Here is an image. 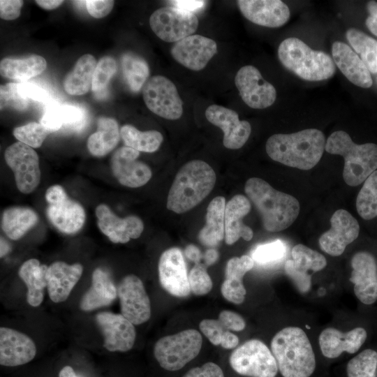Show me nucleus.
I'll use <instances>...</instances> for the list:
<instances>
[{"label":"nucleus","mask_w":377,"mask_h":377,"mask_svg":"<svg viewBox=\"0 0 377 377\" xmlns=\"http://www.w3.org/2000/svg\"><path fill=\"white\" fill-rule=\"evenodd\" d=\"M325 144L321 131L309 128L290 134H274L267 140L265 149L272 160L308 170L320 160Z\"/></svg>","instance_id":"f257e3e1"},{"label":"nucleus","mask_w":377,"mask_h":377,"mask_svg":"<svg viewBox=\"0 0 377 377\" xmlns=\"http://www.w3.org/2000/svg\"><path fill=\"white\" fill-rule=\"evenodd\" d=\"M244 191L259 212L265 229L269 232L286 229L299 215L300 206L295 197L276 190L260 178L249 179Z\"/></svg>","instance_id":"f03ea898"},{"label":"nucleus","mask_w":377,"mask_h":377,"mask_svg":"<svg viewBox=\"0 0 377 377\" xmlns=\"http://www.w3.org/2000/svg\"><path fill=\"white\" fill-rule=\"evenodd\" d=\"M216 179L214 170L206 162L186 163L179 170L170 188L167 208L177 214L191 210L210 193Z\"/></svg>","instance_id":"7ed1b4c3"},{"label":"nucleus","mask_w":377,"mask_h":377,"mask_svg":"<svg viewBox=\"0 0 377 377\" xmlns=\"http://www.w3.org/2000/svg\"><path fill=\"white\" fill-rule=\"evenodd\" d=\"M271 351L283 377H310L316 369V357L304 331L287 327L273 337Z\"/></svg>","instance_id":"20e7f679"},{"label":"nucleus","mask_w":377,"mask_h":377,"mask_svg":"<svg viewBox=\"0 0 377 377\" xmlns=\"http://www.w3.org/2000/svg\"><path fill=\"white\" fill-rule=\"evenodd\" d=\"M325 150L343 157V177L350 186L362 184L377 169V145L355 144L343 131H334L329 136Z\"/></svg>","instance_id":"39448f33"},{"label":"nucleus","mask_w":377,"mask_h":377,"mask_svg":"<svg viewBox=\"0 0 377 377\" xmlns=\"http://www.w3.org/2000/svg\"><path fill=\"white\" fill-rule=\"evenodd\" d=\"M283 66L307 81H321L332 77L336 71L332 59L325 52L314 50L297 38L283 40L278 48Z\"/></svg>","instance_id":"423d86ee"},{"label":"nucleus","mask_w":377,"mask_h":377,"mask_svg":"<svg viewBox=\"0 0 377 377\" xmlns=\"http://www.w3.org/2000/svg\"><path fill=\"white\" fill-rule=\"evenodd\" d=\"M202 344L201 334L187 329L159 339L154 347V355L160 366L168 371L183 368L200 353Z\"/></svg>","instance_id":"0eeeda50"},{"label":"nucleus","mask_w":377,"mask_h":377,"mask_svg":"<svg viewBox=\"0 0 377 377\" xmlns=\"http://www.w3.org/2000/svg\"><path fill=\"white\" fill-rule=\"evenodd\" d=\"M229 362L234 371L248 377H275L279 369L272 351L258 339L247 341L237 348Z\"/></svg>","instance_id":"6e6552de"},{"label":"nucleus","mask_w":377,"mask_h":377,"mask_svg":"<svg viewBox=\"0 0 377 377\" xmlns=\"http://www.w3.org/2000/svg\"><path fill=\"white\" fill-rule=\"evenodd\" d=\"M45 196L48 204L47 216L56 228L66 234H73L82 228L86 219L84 209L68 197L61 186H50Z\"/></svg>","instance_id":"1a4fd4ad"},{"label":"nucleus","mask_w":377,"mask_h":377,"mask_svg":"<svg viewBox=\"0 0 377 377\" xmlns=\"http://www.w3.org/2000/svg\"><path fill=\"white\" fill-rule=\"evenodd\" d=\"M142 95L147 108L159 117L175 120L183 114V102L176 86L163 75L148 80L143 87Z\"/></svg>","instance_id":"9d476101"},{"label":"nucleus","mask_w":377,"mask_h":377,"mask_svg":"<svg viewBox=\"0 0 377 377\" xmlns=\"http://www.w3.org/2000/svg\"><path fill=\"white\" fill-rule=\"evenodd\" d=\"M149 22L154 33L168 43H176L191 36L198 27V17L193 13L169 6L156 10Z\"/></svg>","instance_id":"9b49d317"},{"label":"nucleus","mask_w":377,"mask_h":377,"mask_svg":"<svg viewBox=\"0 0 377 377\" xmlns=\"http://www.w3.org/2000/svg\"><path fill=\"white\" fill-rule=\"evenodd\" d=\"M4 158L12 170L16 186L22 193L33 192L40 182V170L37 153L32 147L20 142L10 145Z\"/></svg>","instance_id":"f8f14e48"},{"label":"nucleus","mask_w":377,"mask_h":377,"mask_svg":"<svg viewBox=\"0 0 377 377\" xmlns=\"http://www.w3.org/2000/svg\"><path fill=\"white\" fill-rule=\"evenodd\" d=\"M235 84L243 101L251 108H268L276 100L274 87L264 80L258 69L253 66L242 67L235 75Z\"/></svg>","instance_id":"ddd939ff"},{"label":"nucleus","mask_w":377,"mask_h":377,"mask_svg":"<svg viewBox=\"0 0 377 377\" xmlns=\"http://www.w3.org/2000/svg\"><path fill=\"white\" fill-rule=\"evenodd\" d=\"M121 314L133 325L147 322L151 316V304L141 279L134 274L122 279L117 286Z\"/></svg>","instance_id":"4468645a"},{"label":"nucleus","mask_w":377,"mask_h":377,"mask_svg":"<svg viewBox=\"0 0 377 377\" xmlns=\"http://www.w3.org/2000/svg\"><path fill=\"white\" fill-rule=\"evenodd\" d=\"M291 255L293 259L286 260L284 265L286 274L301 293H306L311 286L309 272L322 270L327 265V260L321 253L301 244L292 249Z\"/></svg>","instance_id":"2eb2a0df"},{"label":"nucleus","mask_w":377,"mask_h":377,"mask_svg":"<svg viewBox=\"0 0 377 377\" xmlns=\"http://www.w3.org/2000/svg\"><path fill=\"white\" fill-rule=\"evenodd\" d=\"M331 228L318 239L320 249L332 256H341L360 232L357 220L346 210L338 209L330 219Z\"/></svg>","instance_id":"dca6fc26"},{"label":"nucleus","mask_w":377,"mask_h":377,"mask_svg":"<svg viewBox=\"0 0 377 377\" xmlns=\"http://www.w3.org/2000/svg\"><path fill=\"white\" fill-rule=\"evenodd\" d=\"M158 277L162 287L177 297L189 295L188 274L181 250L177 247L165 251L158 261Z\"/></svg>","instance_id":"f3484780"},{"label":"nucleus","mask_w":377,"mask_h":377,"mask_svg":"<svg viewBox=\"0 0 377 377\" xmlns=\"http://www.w3.org/2000/svg\"><path fill=\"white\" fill-rule=\"evenodd\" d=\"M139 156L140 151L126 146L113 154L110 161L112 172L123 186L138 188L150 180L151 170L147 164L136 160Z\"/></svg>","instance_id":"a211bd4d"},{"label":"nucleus","mask_w":377,"mask_h":377,"mask_svg":"<svg viewBox=\"0 0 377 377\" xmlns=\"http://www.w3.org/2000/svg\"><path fill=\"white\" fill-rule=\"evenodd\" d=\"M217 52L216 43L201 35H191L176 42L170 50L173 59L192 71L203 69Z\"/></svg>","instance_id":"6ab92c4d"},{"label":"nucleus","mask_w":377,"mask_h":377,"mask_svg":"<svg viewBox=\"0 0 377 377\" xmlns=\"http://www.w3.org/2000/svg\"><path fill=\"white\" fill-rule=\"evenodd\" d=\"M207 119L219 127L224 133L223 144L230 149L241 148L248 140L251 126L249 121L239 120L233 110L218 105H211L205 110Z\"/></svg>","instance_id":"aec40b11"},{"label":"nucleus","mask_w":377,"mask_h":377,"mask_svg":"<svg viewBox=\"0 0 377 377\" xmlns=\"http://www.w3.org/2000/svg\"><path fill=\"white\" fill-rule=\"evenodd\" d=\"M96 320L104 337L103 346L110 352H126L135 341L136 332L133 324L121 314L101 312Z\"/></svg>","instance_id":"412c9836"},{"label":"nucleus","mask_w":377,"mask_h":377,"mask_svg":"<svg viewBox=\"0 0 377 377\" xmlns=\"http://www.w3.org/2000/svg\"><path fill=\"white\" fill-rule=\"evenodd\" d=\"M97 225L100 230L113 243L124 244L138 238L143 230L142 221L136 216L119 218L105 204L96 208Z\"/></svg>","instance_id":"4be33fe9"},{"label":"nucleus","mask_w":377,"mask_h":377,"mask_svg":"<svg viewBox=\"0 0 377 377\" xmlns=\"http://www.w3.org/2000/svg\"><path fill=\"white\" fill-rule=\"evenodd\" d=\"M353 270L350 281L354 283V293L364 304H371L377 300V263L370 253L360 251L351 260Z\"/></svg>","instance_id":"5701e85b"},{"label":"nucleus","mask_w":377,"mask_h":377,"mask_svg":"<svg viewBox=\"0 0 377 377\" xmlns=\"http://www.w3.org/2000/svg\"><path fill=\"white\" fill-rule=\"evenodd\" d=\"M237 3L242 15L260 26L279 27L290 18L288 6L280 0H239Z\"/></svg>","instance_id":"b1692460"},{"label":"nucleus","mask_w":377,"mask_h":377,"mask_svg":"<svg viewBox=\"0 0 377 377\" xmlns=\"http://www.w3.org/2000/svg\"><path fill=\"white\" fill-rule=\"evenodd\" d=\"M36 354V345L27 334L8 327L0 328L1 365H22L31 361Z\"/></svg>","instance_id":"393cba45"},{"label":"nucleus","mask_w":377,"mask_h":377,"mask_svg":"<svg viewBox=\"0 0 377 377\" xmlns=\"http://www.w3.org/2000/svg\"><path fill=\"white\" fill-rule=\"evenodd\" d=\"M367 337V331L362 327H356L347 332L328 327L322 331L318 341L323 355L332 359L338 357L343 352L356 353Z\"/></svg>","instance_id":"a878e982"},{"label":"nucleus","mask_w":377,"mask_h":377,"mask_svg":"<svg viewBox=\"0 0 377 377\" xmlns=\"http://www.w3.org/2000/svg\"><path fill=\"white\" fill-rule=\"evenodd\" d=\"M83 267L80 263L68 265L56 261L48 266L47 291L50 300L55 303L64 302L80 280Z\"/></svg>","instance_id":"bb28decb"},{"label":"nucleus","mask_w":377,"mask_h":377,"mask_svg":"<svg viewBox=\"0 0 377 377\" xmlns=\"http://www.w3.org/2000/svg\"><path fill=\"white\" fill-rule=\"evenodd\" d=\"M332 54L335 64L350 82L362 88L371 87L373 80L369 69L348 45L334 42Z\"/></svg>","instance_id":"cd10ccee"},{"label":"nucleus","mask_w":377,"mask_h":377,"mask_svg":"<svg viewBox=\"0 0 377 377\" xmlns=\"http://www.w3.org/2000/svg\"><path fill=\"white\" fill-rule=\"evenodd\" d=\"M251 203L242 195H236L226 205L225 242L231 245L240 237L250 241L253 235L251 228L242 222V219L250 212Z\"/></svg>","instance_id":"c85d7f7f"},{"label":"nucleus","mask_w":377,"mask_h":377,"mask_svg":"<svg viewBox=\"0 0 377 377\" xmlns=\"http://www.w3.org/2000/svg\"><path fill=\"white\" fill-rule=\"evenodd\" d=\"M117 296L116 288L108 272L101 268L94 269L91 285L82 296L80 309L89 311L110 305Z\"/></svg>","instance_id":"c756f323"},{"label":"nucleus","mask_w":377,"mask_h":377,"mask_svg":"<svg viewBox=\"0 0 377 377\" xmlns=\"http://www.w3.org/2000/svg\"><path fill=\"white\" fill-rule=\"evenodd\" d=\"M47 269V265H40L35 258L26 260L19 269L18 274L27 287V302L32 306H38L43 300Z\"/></svg>","instance_id":"7c9ffc66"},{"label":"nucleus","mask_w":377,"mask_h":377,"mask_svg":"<svg viewBox=\"0 0 377 377\" xmlns=\"http://www.w3.org/2000/svg\"><path fill=\"white\" fill-rule=\"evenodd\" d=\"M226 200L214 198L207 208L206 224L198 235L199 241L207 246H216L225 237Z\"/></svg>","instance_id":"2f4dec72"},{"label":"nucleus","mask_w":377,"mask_h":377,"mask_svg":"<svg viewBox=\"0 0 377 377\" xmlns=\"http://www.w3.org/2000/svg\"><path fill=\"white\" fill-rule=\"evenodd\" d=\"M46 67V60L40 55L31 54L22 58L7 57L1 60L0 73L8 79L26 82L42 73Z\"/></svg>","instance_id":"473e14b6"},{"label":"nucleus","mask_w":377,"mask_h":377,"mask_svg":"<svg viewBox=\"0 0 377 377\" xmlns=\"http://www.w3.org/2000/svg\"><path fill=\"white\" fill-rule=\"evenodd\" d=\"M120 136L119 126L115 119L100 117L97 121L96 131L87 140L88 150L94 156H104L117 145Z\"/></svg>","instance_id":"72a5a7b5"},{"label":"nucleus","mask_w":377,"mask_h":377,"mask_svg":"<svg viewBox=\"0 0 377 377\" xmlns=\"http://www.w3.org/2000/svg\"><path fill=\"white\" fill-rule=\"evenodd\" d=\"M97 62L90 54H85L78 59L73 70L64 80V88L71 95H82L91 87L94 73Z\"/></svg>","instance_id":"f704fd0d"},{"label":"nucleus","mask_w":377,"mask_h":377,"mask_svg":"<svg viewBox=\"0 0 377 377\" xmlns=\"http://www.w3.org/2000/svg\"><path fill=\"white\" fill-rule=\"evenodd\" d=\"M38 216L27 207H11L3 212L1 228L8 237L13 240L20 239L38 222Z\"/></svg>","instance_id":"c9c22d12"},{"label":"nucleus","mask_w":377,"mask_h":377,"mask_svg":"<svg viewBox=\"0 0 377 377\" xmlns=\"http://www.w3.org/2000/svg\"><path fill=\"white\" fill-rule=\"evenodd\" d=\"M120 135L125 146L143 152L156 151L163 140L162 134L158 131H140L129 124L121 128Z\"/></svg>","instance_id":"e433bc0d"},{"label":"nucleus","mask_w":377,"mask_h":377,"mask_svg":"<svg viewBox=\"0 0 377 377\" xmlns=\"http://www.w3.org/2000/svg\"><path fill=\"white\" fill-rule=\"evenodd\" d=\"M121 65L124 77L133 92H138L144 87L149 75L146 61L133 53L121 56Z\"/></svg>","instance_id":"4c0bfd02"},{"label":"nucleus","mask_w":377,"mask_h":377,"mask_svg":"<svg viewBox=\"0 0 377 377\" xmlns=\"http://www.w3.org/2000/svg\"><path fill=\"white\" fill-rule=\"evenodd\" d=\"M346 36L369 72L377 73V40L355 28L348 29Z\"/></svg>","instance_id":"58836bf2"},{"label":"nucleus","mask_w":377,"mask_h":377,"mask_svg":"<svg viewBox=\"0 0 377 377\" xmlns=\"http://www.w3.org/2000/svg\"><path fill=\"white\" fill-rule=\"evenodd\" d=\"M359 215L365 220L377 216V170L364 181L356 199Z\"/></svg>","instance_id":"ea45409f"},{"label":"nucleus","mask_w":377,"mask_h":377,"mask_svg":"<svg viewBox=\"0 0 377 377\" xmlns=\"http://www.w3.org/2000/svg\"><path fill=\"white\" fill-rule=\"evenodd\" d=\"M377 352L366 349L353 357L347 364L348 377H376Z\"/></svg>","instance_id":"a19ab883"},{"label":"nucleus","mask_w":377,"mask_h":377,"mask_svg":"<svg viewBox=\"0 0 377 377\" xmlns=\"http://www.w3.org/2000/svg\"><path fill=\"white\" fill-rule=\"evenodd\" d=\"M115 59L111 57H103L98 61L92 80L91 90L96 94L105 93L106 87L117 71Z\"/></svg>","instance_id":"79ce46f5"},{"label":"nucleus","mask_w":377,"mask_h":377,"mask_svg":"<svg viewBox=\"0 0 377 377\" xmlns=\"http://www.w3.org/2000/svg\"><path fill=\"white\" fill-rule=\"evenodd\" d=\"M13 135L19 142L32 148L40 147L49 133L40 123L30 122L27 124L16 127L13 130Z\"/></svg>","instance_id":"37998d69"},{"label":"nucleus","mask_w":377,"mask_h":377,"mask_svg":"<svg viewBox=\"0 0 377 377\" xmlns=\"http://www.w3.org/2000/svg\"><path fill=\"white\" fill-rule=\"evenodd\" d=\"M1 110L6 108L24 111L29 105L27 99L20 91L19 84L8 82L0 87Z\"/></svg>","instance_id":"c03bdc74"},{"label":"nucleus","mask_w":377,"mask_h":377,"mask_svg":"<svg viewBox=\"0 0 377 377\" xmlns=\"http://www.w3.org/2000/svg\"><path fill=\"white\" fill-rule=\"evenodd\" d=\"M285 244L280 239L258 246L251 258L258 264L265 265L281 260L286 253Z\"/></svg>","instance_id":"a18cd8bd"},{"label":"nucleus","mask_w":377,"mask_h":377,"mask_svg":"<svg viewBox=\"0 0 377 377\" xmlns=\"http://www.w3.org/2000/svg\"><path fill=\"white\" fill-rule=\"evenodd\" d=\"M188 279L191 291L195 295H206L212 288L211 277L200 263H196L190 270Z\"/></svg>","instance_id":"49530a36"},{"label":"nucleus","mask_w":377,"mask_h":377,"mask_svg":"<svg viewBox=\"0 0 377 377\" xmlns=\"http://www.w3.org/2000/svg\"><path fill=\"white\" fill-rule=\"evenodd\" d=\"M253 266L254 260L247 255H244L240 258L233 257L227 263L225 271L226 279L243 282L244 276Z\"/></svg>","instance_id":"de8ad7c7"},{"label":"nucleus","mask_w":377,"mask_h":377,"mask_svg":"<svg viewBox=\"0 0 377 377\" xmlns=\"http://www.w3.org/2000/svg\"><path fill=\"white\" fill-rule=\"evenodd\" d=\"M60 111L63 127L78 131L84 126L86 114L82 108L73 105L64 104L60 105Z\"/></svg>","instance_id":"09e8293b"},{"label":"nucleus","mask_w":377,"mask_h":377,"mask_svg":"<svg viewBox=\"0 0 377 377\" xmlns=\"http://www.w3.org/2000/svg\"><path fill=\"white\" fill-rule=\"evenodd\" d=\"M221 292L226 300L235 304H242L246 294L243 282L226 279L221 285Z\"/></svg>","instance_id":"8fccbe9b"},{"label":"nucleus","mask_w":377,"mask_h":377,"mask_svg":"<svg viewBox=\"0 0 377 377\" xmlns=\"http://www.w3.org/2000/svg\"><path fill=\"white\" fill-rule=\"evenodd\" d=\"M40 124L50 133L59 131L63 127L59 104H50L45 110L40 120Z\"/></svg>","instance_id":"3c124183"},{"label":"nucleus","mask_w":377,"mask_h":377,"mask_svg":"<svg viewBox=\"0 0 377 377\" xmlns=\"http://www.w3.org/2000/svg\"><path fill=\"white\" fill-rule=\"evenodd\" d=\"M202 334L214 346L221 344V338L226 329L219 320L204 319L199 325Z\"/></svg>","instance_id":"603ef678"},{"label":"nucleus","mask_w":377,"mask_h":377,"mask_svg":"<svg viewBox=\"0 0 377 377\" xmlns=\"http://www.w3.org/2000/svg\"><path fill=\"white\" fill-rule=\"evenodd\" d=\"M20 92L27 98L40 103H47L50 100L49 93L39 85L29 82H19Z\"/></svg>","instance_id":"864d4df0"},{"label":"nucleus","mask_w":377,"mask_h":377,"mask_svg":"<svg viewBox=\"0 0 377 377\" xmlns=\"http://www.w3.org/2000/svg\"><path fill=\"white\" fill-rule=\"evenodd\" d=\"M218 320L226 330L239 332L246 327L244 318L239 314L229 310L221 311Z\"/></svg>","instance_id":"5fc2aeb1"},{"label":"nucleus","mask_w":377,"mask_h":377,"mask_svg":"<svg viewBox=\"0 0 377 377\" xmlns=\"http://www.w3.org/2000/svg\"><path fill=\"white\" fill-rule=\"evenodd\" d=\"M84 2L87 12L95 18H102L108 15L114 3L112 0H87Z\"/></svg>","instance_id":"6e6d98bb"},{"label":"nucleus","mask_w":377,"mask_h":377,"mask_svg":"<svg viewBox=\"0 0 377 377\" xmlns=\"http://www.w3.org/2000/svg\"><path fill=\"white\" fill-rule=\"evenodd\" d=\"M183 377H224L221 368L214 362L190 369Z\"/></svg>","instance_id":"4d7b16f0"},{"label":"nucleus","mask_w":377,"mask_h":377,"mask_svg":"<svg viewBox=\"0 0 377 377\" xmlns=\"http://www.w3.org/2000/svg\"><path fill=\"white\" fill-rule=\"evenodd\" d=\"M24 1L22 0H1L0 17L6 20H13L20 15Z\"/></svg>","instance_id":"13d9d810"},{"label":"nucleus","mask_w":377,"mask_h":377,"mask_svg":"<svg viewBox=\"0 0 377 377\" xmlns=\"http://www.w3.org/2000/svg\"><path fill=\"white\" fill-rule=\"evenodd\" d=\"M168 2L176 8L191 13L202 9L206 4V1L201 0H173Z\"/></svg>","instance_id":"bf43d9fd"},{"label":"nucleus","mask_w":377,"mask_h":377,"mask_svg":"<svg viewBox=\"0 0 377 377\" xmlns=\"http://www.w3.org/2000/svg\"><path fill=\"white\" fill-rule=\"evenodd\" d=\"M369 15L366 20V26L368 29L377 36V1H369L367 4Z\"/></svg>","instance_id":"052dcab7"},{"label":"nucleus","mask_w":377,"mask_h":377,"mask_svg":"<svg viewBox=\"0 0 377 377\" xmlns=\"http://www.w3.org/2000/svg\"><path fill=\"white\" fill-rule=\"evenodd\" d=\"M238 343L239 338L237 336L228 330H226L223 332L220 344L223 348L232 349L235 348Z\"/></svg>","instance_id":"680f3d73"},{"label":"nucleus","mask_w":377,"mask_h":377,"mask_svg":"<svg viewBox=\"0 0 377 377\" xmlns=\"http://www.w3.org/2000/svg\"><path fill=\"white\" fill-rule=\"evenodd\" d=\"M184 254L187 258L196 263H200L202 256L200 249L193 244L186 246L184 249Z\"/></svg>","instance_id":"e2e57ef3"},{"label":"nucleus","mask_w":377,"mask_h":377,"mask_svg":"<svg viewBox=\"0 0 377 377\" xmlns=\"http://www.w3.org/2000/svg\"><path fill=\"white\" fill-rule=\"evenodd\" d=\"M64 1L62 0H37L36 3L45 10H53L59 7Z\"/></svg>","instance_id":"0e129e2a"},{"label":"nucleus","mask_w":377,"mask_h":377,"mask_svg":"<svg viewBox=\"0 0 377 377\" xmlns=\"http://www.w3.org/2000/svg\"><path fill=\"white\" fill-rule=\"evenodd\" d=\"M219 258V253L215 249H207L204 254L206 265L209 266L215 263Z\"/></svg>","instance_id":"69168bd1"},{"label":"nucleus","mask_w":377,"mask_h":377,"mask_svg":"<svg viewBox=\"0 0 377 377\" xmlns=\"http://www.w3.org/2000/svg\"><path fill=\"white\" fill-rule=\"evenodd\" d=\"M59 377H79L71 366L64 367L59 373Z\"/></svg>","instance_id":"338daca9"},{"label":"nucleus","mask_w":377,"mask_h":377,"mask_svg":"<svg viewBox=\"0 0 377 377\" xmlns=\"http://www.w3.org/2000/svg\"><path fill=\"white\" fill-rule=\"evenodd\" d=\"M11 250V246L9 243L3 237H1V251L0 256L1 258L6 256Z\"/></svg>","instance_id":"774afa93"}]
</instances>
